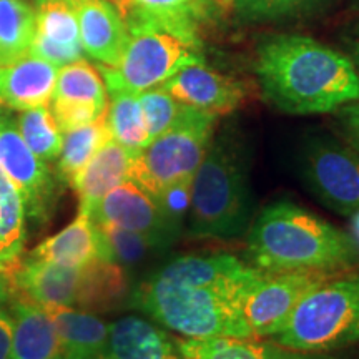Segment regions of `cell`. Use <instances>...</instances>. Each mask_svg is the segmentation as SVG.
I'll return each mask as SVG.
<instances>
[{
	"label": "cell",
	"instance_id": "1",
	"mask_svg": "<svg viewBox=\"0 0 359 359\" xmlns=\"http://www.w3.org/2000/svg\"><path fill=\"white\" fill-rule=\"evenodd\" d=\"M262 269L224 251L173 258L135 291V304L185 339L253 338L243 320Z\"/></svg>",
	"mask_w": 359,
	"mask_h": 359
},
{
	"label": "cell",
	"instance_id": "2",
	"mask_svg": "<svg viewBox=\"0 0 359 359\" xmlns=\"http://www.w3.org/2000/svg\"><path fill=\"white\" fill-rule=\"evenodd\" d=\"M257 75L266 100L285 114H327L359 100L351 58L304 35H275L259 43Z\"/></svg>",
	"mask_w": 359,
	"mask_h": 359
},
{
	"label": "cell",
	"instance_id": "3",
	"mask_svg": "<svg viewBox=\"0 0 359 359\" xmlns=\"http://www.w3.org/2000/svg\"><path fill=\"white\" fill-rule=\"evenodd\" d=\"M246 248L253 266L266 273L346 271L359 258L353 235L291 201L259 212Z\"/></svg>",
	"mask_w": 359,
	"mask_h": 359
},
{
	"label": "cell",
	"instance_id": "4",
	"mask_svg": "<svg viewBox=\"0 0 359 359\" xmlns=\"http://www.w3.org/2000/svg\"><path fill=\"white\" fill-rule=\"evenodd\" d=\"M190 235L230 240L248 230L251 218L250 178L243 151L230 138L210 145L190 185Z\"/></svg>",
	"mask_w": 359,
	"mask_h": 359
},
{
	"label": "cell",
	"instance_id": "5",
	"mask_svg": "<svg viewBox=\"0 0 359 359\" xmlns=\"http://www.w3.org/2000/svg\"><path fill=\"white\" fill-rule=\"evenodd\" d=\"M271 339L304 353L359 343V275L339 273L314 288Z\"/></svg>",
	"mask_w": 359,
	"mask_h": 359
},
{
	"label": "cell",
	"instance_id": "6",
	"mask_svg": "<svg viewBox=\"0 0 359 359\" xmlns=\"http://www.w3.org/2000/svg\"><path fill=\"white\" fill-rule=\"evenodd\" d=\"M217 115L182 105L172 127L154 138L130 161L127 180L155 198L188 185L212 145Z\"/></svg>",
	"mask_w": 359,
	"mask_h": 359
},
{
	"label": "cell",
	"instance_id": "7",
	"mask_svg": "<svg viewBox=\"0 0 359 359\" xmlns=\"http://www.w3.org/2000/svg\"><path fill=\"white\" fill-rule=\"evenodd\" d=\"M127 47L118 65H100V74L109 92L142 93L160 87L188 65L203 64L201 42L183 39L167 30H140L128 34Z\"/></svg>",
	"mask_w": 359,
	"mask_h": 359
},
{
	"label": "cell",
	"instance_id": "8",
	"mask_svg": "<svg viewBox=\"0 0 359 359\" xmlns=\"http://www.w3.org/2000/svg\"><path fill=\"white\" fill-rule=\"evenodd\" d=\"M299 175L308 191L336 213L359 212V155L333 138L314 137L299 155Z\"/></svg>",
	"mask_w": 359,
	"mask_h": 359
},
{
	"label": "cell",
	"instance_id": "9",
	"mask_svg": "<svg viewBox=\"0 0 359 359\" xmlns=\"http://www.w3.org/2000/svg\"><path fill=\"white\" fill-rule=\"evenodd\" d=\"M344 271L266 273L246 294L243 320L253 338H273L314 288Z\"/></svg>",
	"mask_w": 359,
	"mask_h": 359
},
{
	"label": "cell",
	"instance_id": "10",
	"mask_svg": "<svg viewBox=\"0 0 359 359\" xmlns=\"http://www.w3.org/2000/svg\"><path fill=\"white\" fill-rule=\"evenodd\" d=\"M90 217L93 222L143 233L163 246L172 245L182 230V224L170 217L155 196L130 180L107 193L90 212Z\"/></svg>",
	"mask_w": 359,
	"mask_h": 359
},
{
	"label": "cell",
	"instance_id": "11",
	"mask_svg": "<svg viewBox=\"0 0 359 359\" xmlns=\"http://www.w3.org/2000/svg\"><path fill=\"white\" fill-rule=\"evenodd\" d=\"M93 262V259H92ZM24 296L43 308H83L90 285V263L85 266H64L27 258L11 276Z\"/></svg>",
	"mask_w": 359,
	"mask_h": 359
},
{
	"label": "cell",
	"instance_id": "12",
	"mask_svg": "<svg viewBox=\"0 0 359 359\" xmlns=\"http://www.w3.org/2000/svg\"><path fill=\"white\" fill-rule=\"evenodd\" d=\"M175 100L191 109L213 115L235 111L245 102V85L205 64L188 65L161 85Z\"/></svg>",
	"mask_w": 359,
	"mask_h": 359
},
{
	"label": "cell",
	"instance_id": "13",
	"mask_svg": "<svg viewBox=\"0 0 359 359\" xmlns=\"http://www.w3.org/2000/svg\"><path fill=\"white\" fill-rule=\"evenodd\" d=\"M0 168L20 193L24 203L35 213L45 206L50 195V172L47 163L27 147L17 125L0 111Z\"/></svg>",
	"mask_w": 359,
	"mask_h": 359
},
{
	"label": "cell",
	"instance_id": "14",
	"mask_svg": "<svg viewBox=\"0 0 359 359\" xmlns=\"http://www.w3.org/2000/svg\"><path fill=\"white\" fill-rule=\"evenodd\" d=\"M35 37L30 55L64 67L82 58L79 20L70 0H35Z\"/></svg>",
	"mask_w": 359,
	"mask_h": 359
},
{
	"label": "cell",
	"instance_id": "15",
	"mask_svg": "<svg viewBox=\"0 0 359 359\" xmlns=\"http://www.w3.org/2000/svg\"><path fill=\"white\" fill-rule=\"evenodd\" d=\"M118 8L128 34L167 30L201 42L198 25L206 13V0H111Z\"/></svg>",
	"mask_w": 359,
	"mask_h": 359
},
{
	"label": "cell",
	"instance_id": "16",
	"mask_svg": "<svg viewBox=\"0 0 359 359\" xmlns=\"http://www.w3.org/2000/svg\"><path fill=\"white\" fill-rule=\"evenodd\" d=\"M79 20L83 52L100 65L116 67L128 42V30L111 0H70Z\"/></svg>",
	"mask_w": 359,
	"mask_h": 359
},
{
	"label": "cell",
	"instance_id": "17",
	"mask_svg": "<svg viewBox=\"0 0 359 359\" xmlns=\"http://www.w3.org/2000/svg\"><path fill=\"white\" fill-rule=\"evenodd\" d=\"M57 75V65L34 55L0 67V107L12 110L47 107L55 92Z\"/></svg>",
	"mask_w": 359,
	"mask_h": 359
},
{
	"label": "cell",
	"instance_id": "18",
	"mask_svg": "<svg viewBox=\"0 0 359 359\" xmlns=\"http://www.w3.org/2000/svg\"><path fill=\"white\" fill-rule=\"evenodd\" d=\"M109 359H183L175 341L163 327L138 316H125L109 326Z\"/></svg>",
	"mask_w": 359,
	"mask_h": 359
},
{
	"label": "cell",
	"instance_id": "19",
	"mask_svg": "<svg viewBox=\"0 0 359 359\" xmlns=\"http://www.w3.org/2000/svg\"><path fill=\"white\" fill-rule=\"evenodd\" d=\"M13 331L8 359H55L62 356L60 339L47 309L22 298L13 306Z\"/></svg>",
	"mask_w": 359,
	"mask_h": 359
},
{
	"label": "cell",
	"instance_id": "20",
	"mask_svg": "<svg viewBox=\"0 0 359 359\" xmlns=\"http://www.w3.org/2000/svg\"><path fill=\"white\" fill-rule=\"evenodd\" d=\"M52 316L64 359L107 358L109 325L93 313L70 306L45 308Z\"/></svg>",
	"mask_w": 359,
	"mask_h": 359
},
{
	"label": "cell",
	"instance_id": "21",
	"mask_svg": "<svg viewBox=\"0 0 359 359\" xmlns=\"http://www.w3.org/2000/svg\"><path fill=\"white\" fill-rule=\"evenodd\" d=\"M183 359H334L327 353H304L258 338L178 339Z\"/></svg>",
	"mask_w": 359,
	"mask_h": 359
},
{
	"label": "cell",
	"instance_id": "22",
	"mask_svg": "<svg viewBox=\"0 0 359 359\" xmlns=\"http://www.w3.org/2000/svg\"><path fill=\"white\" fill-rule=\"evenodd\" d=\"M135 154L137 151L128 150L114 138L107 142L72 183L79 195L80 208L92 212L107 193L123 183Z\"/></svg>",
	"mask_w": 359,
	"mask_h": 359
},
{
	"label": "cell",
	"instance_id": "23",
	"mask_svg": "<svg viewBox=\"0 0 359 359\" xmlns=\"http://www.w3.org/2000/svg\"><path fill=\"white\" fill-rule=\"evenodd\" d=\"M29 258L74 268L98 258V235L90 212L80 208L69 226L40 243Z\"/></svg>",
	"mask_w": 359,
	"mask_h": 359
},
{
	"label": "cell",
	"instance_id": "24",
	"mask_svg": "<svg viewBox=\"0 0 359 359\" xmlns=\"http://www.w3.org/2000/svg\"><path fill=\"white\" fill-rule=\"evenodd\" d=\"M24 245V200L0 168V271L11 281L20 266Z\"/></svg>",
	"mask_w": 359,
	"mask_h": 359
},
{
	"label": "cell",
	"instance_id": "25",
	"mask_svg": "<svg viewBox=\"0 0 359 359\" xmlns=\"http://www.w3.org/2000/svg\"><path fill=\"white\" fill-rule=\"evenodd\" d=\"M35 12L25 0H0V67L30 55Z\"/></svg>",
	"mask_w": 359,
	"mask_h": 359
},
{
	"label": "cell",
	"instance_id": "26",
	"mask_svg": "<svg viewBox=\"0 0 359 359\" xmlns=\"http://www.w3.org/2000/svg\"><path fill=\"white\" fill-rule=\"evenodd\" d=\"M110 140L111 132L109 118H107V110L92 123L67 132L62 151L58 155V173H60V177L72 185L90 158Z\"/></svg>",
	"mask_w": 359,
	"mask_h": 359
},
{
	"label": "cell",
	"instance_id": "27",
	"mask_svg": "<svg viewBox=\"0 0 359 359\" xmlns=\"http://www.w3.org/2000/svg\"><path fill=\"white\" fill-rule=\"evenodd\" d=\"M52 100H64L72 103L97 107L107 110V87L102 74L87 60H75L58 70L55 92Z\"/></svg>",
	"mask_w": 359,
	"mask_h": 359
},
{
	"label": "cell",
	"instance_id": "28",
	"mask_svg": "<svg viewBox=\"0 0 359 359\" xmlns=\"http://www.w3.org/2000/svg\"><path fill=\"white\" fill-rule=\"evenodd\" d=\"M110 93L107 118L111 138L132 151H140L150 143L145 116L137 93L115 90Z\"/></svg>",
	"mask_w": 359,
	"mask_h": 359
},
{
	"label": "cell",
	"instance_id": "29",
	"mask_svg": "<svg viewBox=\"0 0 359 359\" xmlns=\"http://www.w3.org/2000/svg\"><path fill=\"white\" fill-rule=\"evenodd\" d=\"M93 224L98 235V257L118 263L120 266L140 263L151 251L165 248L154 238L143 233L125 230L111 223L93 222Z\"/></svg>",
	"mask_w": 359,
	"mask_h": 359
},
{
	"label": "cell",
	"instance_id": "30",
	"mask_svg": "<svg viewBox=\"0 0 359 359\" xmlns=\"http://www.w3.org/2000/svg\"><path fill=\"white\" fill-rule=\"evenodd\" d=\"M17 128H19L27 147L40 160L50 161L58 158L62 145H64V138H62L60 128H58L48 105L22 111Z\"/></svg>",
	"mask_w": 359,
	"mask_h": 359
},
{
	"label": "cell",
	"instance_id": "31",
	"mask_svg": "<svg viewBox=\"0 0 359 359\" xmlns=\"http://www.w3.org/2000/svg\"><path fill=\"white\" fill-rule=\"evenodd\" d=\"M143 116L150 140L158 137L172 127L182 110V103H178L163 87H155L138 93Z\"/></svg>",
	"mask_w": 359,
	"mask_h": 359
},
{
	"label": "cell",
	"instance_id": "32",
	"mask_svg": "<svg viewBox=\"0 0 359 359\" xmlns=\"http://www.w3.org/2000/svg\"><path fill=\"white\" fill-rule=\"evenodd\" d=\"M325 0H233L231 8L245 20H275L313 8Z\"/></svg>",
	"mask_w": 359,
	"mask_h": 359
},
{
	"label": "cell",
	"instance_id": "33",
	"mask_svg": "<svg viewBox=\"0 0 359 359\" xmlns=\"http://www.w3.org/2000/svg\"><path fill=\"white\" fill-rule=\"evenodd\" d=\"M103 111L105 110H98L97 107L83 105V103L52 100V115L62 133L92 123Z\"/></svg>",
	"mask_w": 359,
	"mask_h": 359
},
{
	"label": "cell",
	"instance_id": "34",
	"mask_svg": "<svg viewBox=\"0 0 359 359\" xmlns=\"http://www.w3.org/2000/svg\"><path fill=\"white\" fill-rule=\"evenodd\" d=\"M341 118H343L349 138L359 150V100L344 105L343 111H341Z\"/></svg>",
	"mask_w": 359,
	"mask_h": 359
},
{
	"label": "cell",
	"instance_id": "35",
	"mask_svg": "<svg viewBox=\"0 0 359 359\" xmlns=\"http://www.w3.org/2000/svg\"><path fill=\"white\" fill-rule=\"evenodd\" d=\"M13 320L8 313L0 309V359H8L11 356Z\"/></svg>",
	"mask_w": 359,
	"mask_h": 359
},
{
	"label": "cell",
	"instance_id": "36",
	"mask_svg": "<svg viewBox=\"0 0 359 359\" xmlns=\"http://www.w3.org/2000/svg\"><path fill=\"white\" fill-rule=\"evenodd\" d=\"M8 296V278L4 271H0V306H2L4 302Z\"/></svg>",
	"mask_w": 359,
	"mask_h": 359
},
{
	"label": "cell",
	"instance_id": "37",
	"mask_svg": "<svg viewBox=\"0 0 359 359\" xmlns=\"http://www.w3.org/2000/svg\"><path fill=\"white\" fill-rule=\"evenodd\" d=\"M353 238L356 240V243L359 245V212L353 215Z\"/></svg>",
	"mask_w": 359,
	"mask_h": 359
},
{
	"label": "cell",
	"instance_id": "38",
	"mask_svg": "<svg viewBox=\"0 0 359 359\" xmlns=\"http://www.w3.org/2000/svg\"><path fill=\"white\" fill-rule=\"evenodd\" d=\"M354 65H356L358 69V74H359V34L356 37V42H354Z\"/></svg>",
	"mask_w": 359,
	"mask_h": 359
},
{
	"label": "cell",
	"instance_id": "39",
	"mask_svg": "<svg viewBox=\"0 0 359 359\" xmlns=\"http://www.w3.org/2000/svg\"><path fill=\"white\" fill-rule=\"evenodd\" d=\"M218 4L222 7H224V8H231V6H233V0H218Z\"/></svg>",
	"mask_w": 359,
	"mask_h": 359
},
{
	"label": "cell",
	"instance_id": "40",
	"mask_svg": "<svg viewBox=\"0 0 359 359\" xmlns=\"http://www.w3.org/2000/svg\"><path fill=\"white\" fill-rule=\"evenodd\" d=\"M55 359H64V356H57Z\"/></svg>",
	"mask_w": 359,
	"mask_h": 359
},
{
	"label": "cell",
	"instance_id": "41",
	"mask_svg": "<svg viewBox=\"0 0 359 359\" xmlns=\"http://www.w3.org/2000/svg\"><path fill=\"white\" fill-rule=\"evenodd\" d=\"M103 359H109V358H103Z\"/></svg>",
	"mask_w": 359,
	"mask_h": 359
}]
</instances>
